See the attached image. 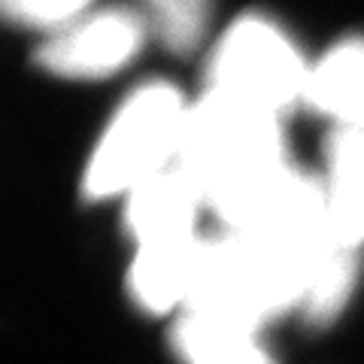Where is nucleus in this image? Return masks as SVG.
Instances as JSON below:
<instances>
[{
	"mask_svg": "<svg viewBox=\"0 0 364 364\" xmlns=\"http://www.w3.org/2000/svg\"><path fill=\"white\" fill-rule=\"evenodd\" d=\"M279 122L215 91L188 104L176 167L198 186L225 231L240 222L289 167Z\"/></svg>",
	"mask_w": 364,
	"mask_h": 364,
	"instance_id": "f257e3e1",
	"label": "nucleus"
},
{
	"mask_svg": "<svg viewBox=\"0 0 364 364\" xmlns=\"http://www.w3.org/2000/svg\"><path fill=\"white\" fill-rule=\"evenodd\" d=\"M188 104L167 82H146L128 95L88 158L85 198H128L134 188L176 167Z\"/></svg>",
	"mask_w": 364,
	"mask_h": 364,
	"instance_id": "f03ea898",
	"label": "nucleus"
},
{
	"mask_svg": "<svg viewBox=\"0 0 364 364\" xmlns=\"http://www.w3.org/2000/svg\"><path fill=\"white\" fill-rule=\"evenodd\" d=\"M310 73L313 67L277 21L243 16L215 43L207 91L282 119L306 100Z\"/></svg>",
	"mask_w": 364,
	"mask_h": 364,
	"instance_id": "7ed1b4c3",
	"label": "nucleus"
},
{
	"mask_svg": "<svg viewBox=\"0 0 364 364\" xmlns=\"http://www.w3.org/2000/svg\"><path fill=\"white\" fill-rule=\"evenodd\" d=\"M146 33L152 31L140 9L100 6L49 33L37 52V61L55 76L104 79L140 55Z\"/></svg>",
	"mask_w": 364,
	"mask_h": 364,
	"instance_id": "20e7f679",
	"label": "nucleus"
},
{
	"mask_svg": "<svg viewBox=\"0 0 364 364\" xmlns=\"http://www.w3.org/2000/svg\"><path fill=\"white\" fill-rule=\"evenodd\" d=\"M200 210L207 203L198 186L179 167H170L124 198V231L136 246L195 237Z\"/></svg>",
	"mask_w": 364,
	"mask_h": 364,
	"instance_id": "39448f33",
	"label": "nucleus"
},
{
	"mask_svg": "<svg viewBox=\"0 0 364 364\" xmlns=\"http://www.w3.org/2000/svg\"><path fill=\"white\" fill-rule=\"evenodd\" d=\"M203 252V237H179L136 246V255L128 270L131 298L146 313H173L186 310L195 289L198 264Z\"/></svg>",
	"mask_w": 364,
	"mask_h": 364,
	"instance_id": "423d86ee",
	"label": "nucleus"
},
{
	"mask_svg": "<svg viewBox=\"0 0 364 364\" xmlns=\"http://www.w3.org/2000/svg\"><path fill=\"white\" fill-rule=\"evenodd\" d=\"M325 210L331 237L346 246H364V134L334 128L325 140Z\"/></svg>",
	"mask_w": 364,
	"mask_h": 364,
	"instance_id": "0eeeda50",
	"label": "nucleus"
},
{
	"mask_svg": "<svg viewBox=\"0 0 364 364\" xmlns=\"http://www.w3.org/2000/svg\"><path fill=\"white\" fill-rule=\"evenodd\" d=\"M304 107L364 134V37L343 40L313 64Z\"/></svg>",
	"mask_w": 364,
	"mask_h": 364,
	"instance_id": "6e6552de",
	"label": "nucleus"
},
{
	"mask_svg": "<svg viewBox=\"0 0 364 364\" xmlns=\"http://www.w3.org/2000/svg\"><path fill=\"white\" fill-rule=\"evenodd\" d=\"M173 349L182 364H273L270 352L258 343V331L200 313H179Z\"/></svg>",
	"mask_w": 364,
	"mask_h": 364,
	"instance_id": "1a4fd4ad",
	"label": "nucleus"
},
{
	"mask_svg": "<svg viewBox=\"0 0 364 364\" xmlns=\"http://www.w3.org/2000/svg\"><path fill=\"white\" fill-rule=\"evenodd\" d=\"M355 279H358V252L334 240L313 264L310 286H306V298L301 306L306 322L325 325L334 316H340V310L352 298Z\"/></svg>",
	"mask_w": 364,
	"mask_h": 364,
	"instance_id": "9d476101",
	"label": "nucleus"
},
{
	"mask_svg": "<svg viewBox=\"0 0 364 364\" xmlns=\"http://www.w3.org/2000/svg\"><path fill=\"white\" fill-rule=\"evenodd\" d=\"M140 13L167 49L191 52L210 28L213 0H140Z\"/></svg>",
	"mask_w": 364,
	"mask_h": 364,
	"instance_id": "9b49d317",
	"label": "nucleus"
},
{
	"mask_svg": "<svg viewBox=\"0 0 364 364\" xmlns=\"http://www.w3.org/2000/svg\"><path fill=\"white\" fill-rule=\"evenodd\" d=\"M4 9L16 25L46 31V37H49V33L91 13L95 0H4Z\"/></svg>",
	"mask_w": 364,
	"mask_h": 364,
	"instance_id": "f8f14e48",
	"label": "nucleus"
}]
</instances>
